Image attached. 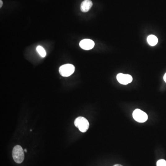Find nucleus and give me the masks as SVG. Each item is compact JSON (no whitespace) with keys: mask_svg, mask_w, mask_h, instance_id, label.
Masks as SVG:
<instances>
[{"mask_svg":"<svg viewBox=\"0 0 166 166\" xmlns=\"http://www.w3.org/2000/svg\"><path fill=\"white\" fill-rule=\"evenodd\" d=\"M92 5L93 3L91 0H85L83 1L81 4V10L82 12H84V13L88 12L90 9L92 7Z\"/></svg>","mask_w":166,"mask_h":166,"instance_id":"7","label":"nucleus"},{"mask_svg":"<svg viewBox=\"0 0 166 166\" xmlns=\"http://www.w3.org/2000/svg\"><path fill=\"white\" fill-rule=\"evenodd\" d=\"M80 46L83 50H88L93 49L95 46V43L90 39H83L80 42Z\"/></svg>","mask_w":166,"mask_h":166,"instance_id":"6","label":"nucleus"},{"mask_svg":"<svg viewBox=\"0 0 166 166\" xmlns=\"http://www.w3.org/2000/svg\"><path fill=\"white\" fill-rule=\"evenodd\" d=\"M24 151H25V152H27V150H26V149H24Z\"/></svg>","mask_w":166,"mask_h":166,"instance_id":"14","label":"nucleus"},{"mask_svg":"<svg viewBox=\"0 0 166 166\" xmlns=\"http://www.w3.org/2000/svg\"><path fill=\"white\" fill-rule=\"evenodd\" d=\"M164 80L165 82L166 83V73L165 74L164 76Z\"/></svg>","mask_w":166,"mask_h":166,"instance_id":"12","label":"nucleus"},{"mask_svg":"<svg viewBox=\"0 0 166 166\" xmlns=\"http://www.w3.org/2000/svg\"><path fill=\"white\" fill-rule=\"evenodd\" d=\"M74 124L82 133L86 132L89 127L88 121L86 119L83 117H79L76 118L74 121Z\"/></svg>","mask_w":166,"mask_h":166,"instance_id":"2","label":"nucleus"},{"mask_svg":"<svg viewBox=\"0 0 166 166\" xmlns=\"http://www.w3.org/2000/svg\"><path fill=\"white\" fill-rule=\"evenodd\" d=\"M37 52L39 54V55H41L42 57H45L46 55V51H45V50L42 46H37Z\"/></svg>","mask_w":166,"mask_h":166,"instance_id":"9","label":"nucleus"},{"mask_svg":"<svg viewBox=\"0 0 166 166\" xmlns=\"http://www.w3.org/2000/svg\"><path fill=\"white\" fill-rule=\"evenodd\" d=\"M117 80L122 85H126L131 83L133 81L132 76L129 74H124L123 73H119L117 75Z\"/></svg>","mask_w":166,"mask_h":166,"instance_id":"5","label":"nucleus"},{"mask_svg":"<svg viewBox=\"0 0 166 166\" xmlns=\"http://www.w3.org/2000/svg\"><path fill=\"white\" fill-rule=\"evenodd\" d=\"M157 166H166V161L164 159L158 160L156 163Z\"/></svg>","mask_w":166,"mask_h":166,"instance_id":"10","label":"nucleus"},{"mask_svg":"<svg viewBox=\"0 0 166 166\" xmlns=\"http://www.w3.org/2000/svg\"><path fill=\"white\" fill-rule=\"evenodd\" d=\"M0 3H1V5H0V7L1 8V7H2V6L3 5V2L2 0H0Z\"/></svg>","mask_w":166,"mask_h":166,"instance_id":"11","label":"nucleus"},{"mask_svg":"<svg viewBox=\"0 0 166 166\" xmlns=\"http://www.w3.org/2000/svg\"><path fill=\"white\" fill-rule=\"evenodd\" d=\"M147 42L151 46H154L156 45L158 42V38L155 36L151 35L148 36Z\"/></svg>","mask_w":166,"mask_h":166,"instance_id":"8","label":"nucleus"},{"mask_svg":"<svg viewBox=\"0 0 166 166\" xmlns=\"http://www.w3.org/2000/svg\"><path fill=\"white\" fill-rule=\"evenodd\" d=\"M75 71V67L72 64H67L62 65L59 68V72L63 77L71 76Z\"/></svg>","mask_w":166,"mask_h":166,"instance_id":"3","label":"nucleus"},{"mask_svg":"<svg viewBox=\"0 0 166 166\" xmlns=\"http://www.w3.org/2000/svg\"><path fill=\"white\" fill-rule=\"evenodd\" d=\"M13 159L17 164H21L24 160V151L20 145H16L13 150Z\"/></svg>","mask_w":166,"mask_h":166,"instance_id":"1","label":"nucleus"},{"mask_svg":"<svg viewBox=\"0 0 166 166\" xmlns=\"http://www.w3.org/2000/svg\"><path fill=\"white\" fill-rule=\"evenodd\" d=\"M114 166H123L121 165H120V164H116V165H114Z\"/></svg>","mask_w":166,"mask_h":166,"instance_id":"13","label":"nucleus"},{"mask_svg":"<svg viewBox=\"0 0 166 166\" xmlns=\"http://www.w3.org/2000/svg\"><path fill=\"white\" fill-rule=\"evenodd\" d=\"M133 116L136 121L140 123H144L148 120V116L147 114L139 109H135L133 111Z\"/></svg>","mask_w":166,"mask_h":166,"instance_id":"4","label":"nucleus"}]
</instances>
